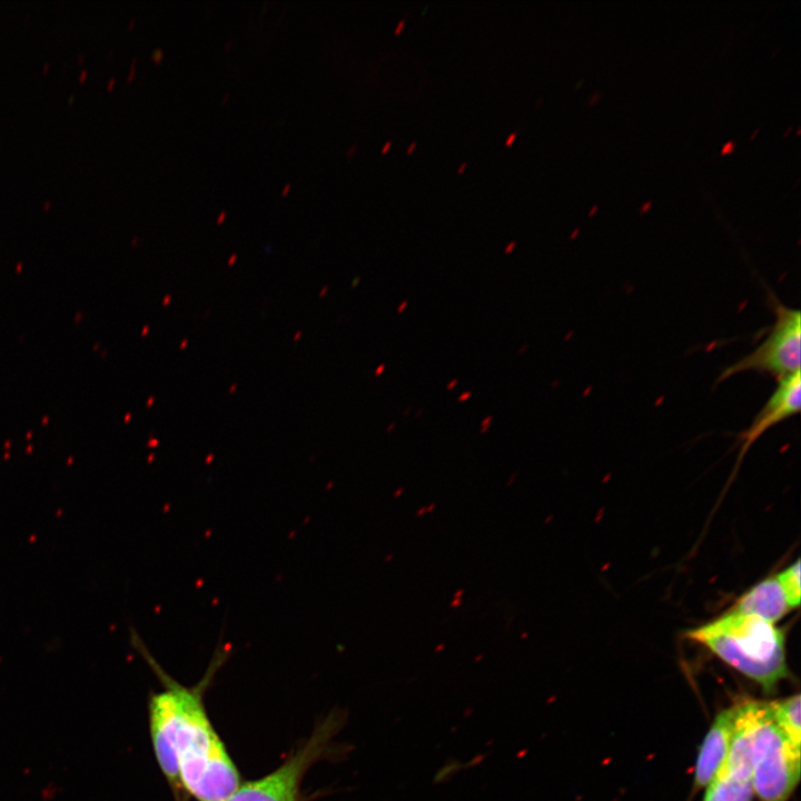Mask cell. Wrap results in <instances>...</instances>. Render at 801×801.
I'll use <instances>...</instances> for the list:
<instances>
[{
    "label": "cell",
    "mask_w": 801,
    "mask_h": 801,
    "mask_svg": "<svg viewBox=\"0 0 801 801\" xmlns=\"http://www.w3.org/2000/svg\"><path fill=\"white\" fill-rule=\"evenodd\" d=\"M130 643L165 685L149 701V724L158 764L174 787L198 801H226L240 785L238 770L204 708L200 686L175 681L130 627Z\"/></svg>",
    "instance_id": "cell-1"
},
{
    "label": "cell",
    "mask_w": 801,
    "mask_h": 801,
    "mask_svg": "<svg viewBox=\"0 0 801 801\" xmlns=\"http://www.w3.org/2000/svg\"><path fill=\"white\" fill-rule=\"evenodd\" d=\"M685 635L767 693L789 676L785 634L759 616L730 611Z\"/></svg>",
    "instance_id": "cell-2"
},
{
    "label": "cell",
    "mask_w": 801,
    "mask_h": 801,
    "mask_svg": "<svg viewBox=\"0 0 801 801\" xmlns=\"http://www.w3.org/2000/svg\"><path fill=\"white\" fill-rule=\"evenodd\" d=\"M741 704L754 795L759 801H789L801 777V750L774 722L769 701L748 699Z\"/></svg>",
    "instance_id": "cell-3"
},
{
    "label": "cell",
    "mask_w": 801,
    "mask_h": 801,
    "mask_svg": "<svg viewBox=\"0 0 801 801\" xmlns=\"http://www.w3.org/2000/svg\"><path fill=\"white\" fill-rule=\"evenodd\" d=\"M769 298L775 320L767 337L750 354L724 368L716 384L743 372L765 373L780 379L800 370V310L782 304L772 293Z\"/></svg>",
    "instance_id": "cell-4"
},
{
    "label": "cell",
    "mask_w": 801,
    "mask_h": 801,
    "mask_svg": "<svg viewBox=\"0 0 801 801\" xmlns=\"http://www.w3.org/2000/svg\"><path fill=\"white\" fill-rule=\"evenodd\" d=\"M338 722L332 718L325 720L279 768L260 779L240 783L226 801H297L304 774L327 749Z\"/></svg>",
    "instance_id": "cell-5"
},
{
    "label": "cell",
    "mask_w": 801,
    "mask_h": 801,
    "mask_svg": "<svg viewBox=\"0 0 801 801\" xmlns=\"http://www.w3.org/2000/svg\"><path fill=\"white\" fill-rule=\"evenodd\" d=\"M734 733L724 763L705 788L703 801H752L754 797L748 732L741 702Z\"/></svg>",
    "instance_id": "cell-6"
},
{
    "label": "cell",
    "mask_w": 801,
    "mask_h": 801,
    "mask_svg": "<svg viewBox=\"0 0 801 801\" xmlns=\"http://www.w3.org/2000/svg\"><path fill=\"white\" fill-rule=\"evenodd\" d=\"M801 407V372H794L778 379L771 396L753 418L750 426L742 432L739 458L742 459L749 448L765 432L781 422L800 413Z\"/></svg>",
    "instance_id": "cell-7"
},
{
    "label": "cell",
    "mask_w": 801,
    "mask_h": 801,
    "mask_svg": "<svg viewBox=\"0 0 801 801\" xmlns=\"http://www.w3.org/2000/svg\"><path fill=\"white\" fill-rule=\"evenodd\" d=\"M738 714V704L720 711L711 723L698 752L693 792L705 789L716 775L729 753Z\"/></svg>",
    "instance_id": "cell-8"
},
{
    "label": "cell",
    "mask_w": 801,
    "mask_h": 801,
    "mask_svg": "<svg viewBox=\"0 0 801 801\" xmlns=\"http://www.w3.org/2000/svg\"><path fill=\"white\" fill-rule=\"evenodd\" d=\"M777 576L767 577L743 593L731 611L751 614L774 623L790 611Z\"/></svg>",
    "instance_id": "cell-9"
},
{
    "label": "cell",
    "mask_w": 801,
    "mask_h": 801,
    "mask_svg": "<svg viewBox=\"0 0 801 801\" xmlns=\"http://www.w3.org/2000/svg\"><path fill=\"white\" fill-rule=\"evenodd\" d=\"M772 718L785 738L801 750V701L795 693L784 699L769 701Z\"/></svg>",
    "instance_id": "cell-10"
},
{
    "label": "cell",
    "mask_w": 801,
    "mask_h": 801,
    "mask_svg": "<svg viewBox=\"0 0 801 801\" xmlns=\"http://www.w3.org/2000/svg\"><path fill=\"white\" fill-rule=\"evenodd\" d=\"M778 582L784 593L790 609L798 607L800 604V561L785 567L777 575Z\"/></svg>",
    "instance_id": "cell-11"
},
{
    "label": "cell",
    "mask_w": 801,
    "mask_h": 801,
    "mask_svg": "<svg viewBox=\"0 0 801 801\" xmlns=\"http://www.w3.org/2000/svg\"><path fill=\"white\" fill-rule=\"evenodd\" d=\"M518 135V129L513 131L506 139H505V147H510L515 141L516 137Z\"/></svg>",
    "instance_id": "cell-12"
},
{
    "label": "cell",
    "mask_w": 801,
    "mask_h": 801,
    "mask_svg": "<svg viewBox=\"0 0 801 801\" xmlns=\"http://www.w3.org/2000/svg\"><path fill=\"white\" fill-rule=\"evenodd\" d=\"M404 27H405V19H402V20L397 23V26L395 27L394 33H395L396 36L399 34V33L404 30Z\"/></svg>",
    "instance_id": "cell-13"
},
{
    "label": "cell",
    "mask_w": 801,
    "mask_h": 801,
    "mask_svg": "<svg viewBox=\"0 0 801 801\" xmlns=\"http://www.w3.org/2000/svg\"><path fill=\"white\" fill-rule=\"evenodd\" d=\"M734 148V144L729 141L722 149V154L731 152Z\"/></svg>",
    "instance_id": "cell-14"
},
{
    "label": "cell",
    "mask_w": 801,
    "mask_h": 801,
    "mask_svg": "<svg viewBox=\"0 0 801 801\" xmlns=\"http://www.w3.org/2000/svg\"><path fill=\"white\" fill-rule=\"evenodd\" d=\"M390 147H392V141L388 140V141H386L385 145L383 146L380 152H382L383 155H385V154L389 150Z\"/></svg>",
    "instance_id": "cell-15"
},
{
    "label": "cell",
    "mask_w": 801,
    "mask_h": 801,
    "mask_svg": "<svg viewBox=\"0 0 801 801\" xmlns=\"http://www.w3.org/2000/svg\"><path fill=\"white\" fill-rule=\"evenodd\" d=\"M356 150H357V146H356V145H353V146L347 150L346 156H347V157H353V156L355 155Z\"/></svg>",
    "instance_id": "cell-16"
},
{
    "label": "cell",
    "mask_w": 801,
    "mask_h": 801,
    "mask_svg": "<svg viewBox=\"0 0 801 801\" xmlns=\"http://www.w3.org/2000/svg\"><path fill=\"white\" fill-rule=\"evenodd\" d=\"M415 147H416V141H412L411 145L406 149V155H411L413 152V150L415 149Z\"/></svg>",
    "instance_id": "cell-17"
},
{
    "label": "cell",
    "mask_w": 801,
    "mask_h": 801,
    "mask_svg": "<svg viewBox=\"0 0 801 801\" xmlns=\"http://www.w3.org/2000/svg\"><path fill=\"white\" fill-rule=\"evenodd\" d=\"M466 167H467V164H466V162L461 164L459 167H458V169H457V171H456L457 175H462V174L465 171Z\"/></svg>",
    "instance_id": "cell-18"
},
{
    "label": "cell",
    "mask_w": 801,
    "mask_h": 801,
    "mask_svg": "<svg viewBox=\"0 0 801 801\" xmlns=\"http://www.w3.org/2000/svg\"><path fill=\"white\" fill-rule=\"evenodd\" d=\"M290 188H291V185L287 184L281 190V196H286L289 192Z\"/></svg>",
    "instance_id": "cell-19"
},
{
    "label": "cell",
    "mask_w": 801,
    "mask_h": 801,
    "mask_svg": "<svg viewBox=\"0 0 801 801\" xmlns=\"http://www.w3.org/2000/svg\"><path fill=\"white\" fill-rule=\"evenodd\" d=\"M225 218H226V212H225V211H221L220 215H219V217H218V219H217V222H218V224H221Z\"/></svg>",
    "instance_id": "cell-20"
},
{
    "label": "cell",
    "mask_w": 801,
    "mask_h": 801,
    "mask_svg": "<svg viewBox=\"0 0 801 801\" xmlns=\"http://www.w3.org/2000/svg\"><path fill=\"white\" fill-rule=\"evenodd\" d=\"M515 245H516V243H515V241H512L508 246H506L505 253H511L512 249H513V247H514Z\"/></svg>",
    "instance_id": "cell-21"
},
{
    "label": "cell",
    "mask_w": 801,
    "mask_h": 801,
    "mask_svg": "<svg viewBox=\"0 0 801 801\" xmlns=\"http://www.w3.org/2000/svg\"><path fill=\"white\" fill-rule=\"evenodd\" d=\"M228 97H229V93H226V95L224 96V100H222L221 102L225 103V102L227 101Z\"/></svg>",
    "instance_id": "cell-22"
}]
</instances>
